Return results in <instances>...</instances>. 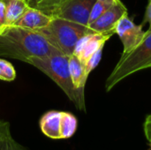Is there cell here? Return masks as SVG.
I'll return each instance as SVG.
<instances>
[{
  "mask_svg": "<svg viewBox=\"0 0 151 150\" xmlns=\"http://www.w3.org/2000/svg\"><path fill=\"white\" fill-rule=\"evenodd\" d=\"M6 25H13L26 11L29 4L27 0H4Z\"/></svg>",
  "mask_w": 151,
  "mask_h": 150,
  "instance_id": "cell-12",
  "label": "cell"
},
{
  "mask_svg": "<svg viewBox=\"0 0 151 150\" xmlns=\"http://www.w3.org/2000/svg\"><path fill=\"white\" fill-rule=\"evenodd\" d=\"M151 67V31H146L141 43L128 54L122 55L105 82L110 92L117 84L128 76Z\"/></svg>",
  "mask_w": 151,
  "mask_h": 150,
  "instance_id": "cell-2",
  "label": "cell"
},
{
  "mask_svg": "<svg viewBox=\"0 0 151 150\" xmlns=\"http://www.w3.org/2000/svg\"><path fill=\"white\" fill-rule=\"evenodd\" d=\"M115 3L110 1H96L90 11V15L88 19V26L91 23H93L95 20H96L104 11H106Z\"/></svg>",
  "mask_w": 151,
  "mask_h": 150,
  "instance_id": "cell-14",
  "label": "cell"
},
{
  "mask_svg": "<svg viewBox=\"0 0 151 150\" xmlns=\"http://www.w3.org/2000/svg\"><path fill=\"white\" fill-rule=\"evenodd\" d=\"M143 23H149L150 24V27H149L148 31H151V0H150V2L148 4V6H147Z\"/></svg>",
  "mask_w": 151,
  "mask_h": 150,
  "instance_id": "cell-21",
  "label": "cell"
},
{
  "mask_svg": "<svg viewBox=\"0 0 151 150\" xmlns=\"http://www.w3.org/2000/svg\"><path fill=\"white\" fill-rule=\"evenodd\" d=\"M96 1H110V2L115 3V2H118V1H119V0H96Z\"/></svg>",
  "mask_w": 151,
  "mask_h": 150,
  "instance_id": "cell-23",
  "label": "cell"
},
{
  "mask_svg": "<svg viewBox=\"0 0 151 150\" xmlns=\"http://www.w3.org/2000/svg\"><path fill=\"white\" fill-rule=\"evenodd\" d=\"M12 137L10 132V124L7 121L0 119V144Z\"/></svg>",
  "mask_w": 151,
  "mask_h": 150,
  "instance_id": "cell-17",
  "label": "cell"
},
{
  "mask_svg": "<svg viewBox=\"0 0 151 150\" xmlns=\"http://www.w3.org/2000/svg\"><path fill=\"white\" fill-rule=\"evenodd\" d=\"M117 34L123 44L122 55L128 54L135 49L143 40L146 32L142 28V25H136L128 17V14H124L117 23L115 27Z\"/></svg>",
  "mask_w": 151,
  "mask_h": 150,
  "instance_id": "cell-7",
  "label": "cell"
},
{
  "mask_svg": "<svg viewBox=\"0 0 151 150\" xmlns=\"http://www.w3.org/2000/svg\"><path fill=\"white\" fill-rule=\"evenodd\" d=\"M104 47H101L99 50H97L90 57L89 59L86 62V64L84 65V67H85V72L86 74L88 76L89 73L99 65L100 61H101V58H102V54H103V50H104Z\"/></svg>",
  "mask_w": 151,
  "mask_h": 150,
  "instance_id": "cell-16",
  "label": "cell"
},
{
  "mask_svg": "<svg viewBox=\"0 0 151 150\" xmlns=\"http://www.w3.org/2000/svg\"><path fill=\"white\" fill-rule=\"evenodd\" d=\"M12 138V137H11ZM6 141H7V140L6 141H4V142H2L1 144H0V150H4L5 149V145H6Z\"/></svg>",
  "mask_w": 151,
  "mask_h": 150,
  "instance_id": "cell-22",
  "label": "cell"
},
{
  "mask_svg": "<svg viewBox=\"0 0 151 150\" xmlns=\"http://www.w3.org/2000/svg\"><path fill=\"white\" fill-rule=\"evenodd\" d=\"M4 27V26H2V25H1V24H0V30H1V29H2V27Z\"/></svg>",
  "mask_w": 151,
  "mask_h": 150,
  "instance_id": "cell-25",
  "label": "cell"
},
{
  "mask_svg": "<svg viewBox=\"0 0 151 150\" xmlns=\"http://www.w3.org/2000/svg\"><path fill=\"white\" fill-rule=\"evenodd\" d=\"M58 50L40 33L15 25L0 30V57L26 62L32 57H45Z\"/></svg>",
  "mask_w": 151,
  "mask_h": 150,
  "instance_id": "cell-1",
  "label": "cell"
},
{
  "mask_svg": "<svg viewBox=\"0 0 151 150\" xmlns=\"http://www.w3.org/2000/svg\"><path fill=\"white\" fill-rule=\"evenodd\" d=\"M96 0H65L50 16L64 19L88 27V19Z\"/></svg>",
  "mask_w": 151,
  "mask_h": 150,
  "instance_id": "cell-6",
  "label": "cell"
},
{
  "mask_svg": "<svg viewBox=\"0 0 151 150\" xmlns=\"http://www.w3.org/2000/svg\"><path fill=\"white\" fill-rule=\"evenodd\" d=\"M150 150H151V143H150Z\"/></svg>",
  "mask_w": 151,
  "mask_h": 150,
  "instance_id": "cell-26",
  "label": "cell"
},
{
  "mask_svg": "<svg viewBox=\"0 0 151 150\" xmlns=\"http://www.w3.org/2000/svg\"><path fill=\"white\" fill-rule=\"evenodd\" d=\"M42 133L52 140H65L73 136L78 127L76 117L66 111H50L39 122Z\"/></svg>",
  "mask_w": 151,
  "mask_h": 150,
  "instance_id": "cell-5",
  "label": "cell"
},
{
  "mask_svg": "<svg viewBox=\"0 0 151 150\" xmlns=\"http://www.w3.org/2000/svg\"><path fill=\"white\" fill-rule=\"evenodd\" d=\"M48 42L65 55L70 57L78 41L85 34L93 32L89 27L58 17H52L50 24L37 31Z\"/></svg>",
  "mask_w": 151,
  "mask_h": 150,
  "instance_id": "cell-3",
  "label": "cell"
},
{
  "mask_svg": "<svg viewBox=\"0 0 151 150\" xmlns=\"http://www.w3.org/2000/svg\"><path fill=\"white\" fill-rule=\"evenodd\" d=\"M32 1H33V0H27V2L28 3V4H29V5L31 4V3H32Z\"/></svg>",
  "mask_w": 151,
  "mask_h": 150,
  "instance_id": "cell-24",
  "label": "cell"
},
{
  "mask_svg": "<svg viewBox=\"0 0 151 150\" xmlns=\"http://www.w3.org/2000/svg\"><path fill=\"white\" fill-rule=\"evenodd\" d=\"M112 33H96L90 32L82 36L75 45L73 54L78 59L85 65L89 57L113 35Z\"/></svg>",
  "mask_w": 151,
  "mask_h": 150,
  "instance_id": "cell-8",
  "label": "cell"
},
{
  "mask_svg": "<svg viewBox=\"0 0 151 150\" xmlns=\"http://www.w3.org/2000/svg\"><path fill=\"white\" fill-rule=\"evenodd\" d=\"M5 2L4 0H0V24L2 26L6 25L5 19Z\"/></svg>",
  "mask_w": 151,
  "mask_h": 150,
  "instance_id": "cell-20",
  "label": "cell"
},
{
  "mask_svg": "<svg viewBox=\"0 0 151 150\" xmlns=\"http://www.w3.org/2000/svg\"><path fill=\"white\" fill-rule=\"evenodd\" d=\"M5 150H27L23 146H21L20 144H19L17 141H14V139L10 138L7 140L6 141V145H5Z\"/></svg>",
  "mask_w": 151,
  "mask_h": 150,
  "instance_id": "cell-19",
  "label": "cell"
},
{
  "mask_svg": "<svg viewBox=\"0 0 151 150\" xmlns=\"http://www.w3.org/2000/svg\"><path fill=\"white\" fill-rule=\"evenodd\" d=\"M16 79V71L13 65L7 60L0 58V80L13 81Z\"/></svg>",
  "mask_w": 151,
  "mask_h": 150,
  "instance_id": "cell-15",
  "label": "cell"
},
{
  "mask_svg": "<svg viewBox=\"0 0 151 150\" xmlns=\"http://www.w3.org/2000/svg\"><path fill=\"white\" fill-rule=\"evenodd\" d=\"M27 63L36 67L55 81L67 95L69 100L77 107L78 99L70 74L68 56L57 50L50 56L45 57L29 58Z\"/></svg>",
  "mask_w": 151,
  "mask_h": 150,
  "instance_id": "cell-4",
  "label": "cell"
},
{
  "mask_svg": "<svg viewBox=\"0 0 151 150\" xmlns=\"http://www.w3.org/2000/svg\"><path fill=\"white\" fill-rule=\"evenodd\" d=\"M69 70L78 99V105L76 108L79 111H86L84 92H85V85L88 76L85 72L84 65L74 55L69 57Z\"/></svg>",
  "mask_w": 151,
  "mask_h": 150,
  "instance_id": "cell-10",
  "label": "cell"
},
{
  "mask_svg": "<svg viewBox=\"0 0 151 150\" xmlns=\"http://www.w3.org/2000/svg\"><path fill=\"white\" fill-rule=\"evenodd\" d=\"M143 129H144V133L145 136L148 140V141L151 143V114L148 115L143 125Z\"/></svg>",
  "mask_w": 151,
  "mask_h": 150,
  "instance_id": "cell-18",
  "label": "cell"
},
{
  "mask_svg": "<svg viewBox=\"0 0 151 150\" xmlns=\"http://www.w3.org/2000/svg\"><path fill=\"white\" fill-rule=\"evenodd\" d=\"M51 19L52 16L43 12L42 11L32 6H28L23 15L13 25L38 31L39 29L47 27L50 24Z\"/></svg>",
  "mask_w": 151,
  "mask_h": 150,
  "instance_id": "cell-11",
  "label": "cell"
},
{
  "mask_svg": "<svg viewBox=\"0 0 151 150\" xmlns=\"http://www.w3.org/2000/svg\"><path fill=\"white\" fill-rule=\"evenodd\" d=\"M65 0H33L29 6L42 11L50 15V13Z\"/></svg>",
  "mask_w": 151,
  "mask_h": 150,
  "instance_id": "cell-13",
  "label": "cell"
},
{
  "mask_svg": "<svg viewBox=\"0 0 151 150\" xmlns=\"http://www.w3.org/2000/svg\"><path fill=\"white\" fill-rule=\"evenodd\" d=\"M127 13L125 4L119 0L104 11L96 20L91 23L88 27L96 33L115 34V27L121 17Z\"/></svg>",
  "mask_w": 151,
  "mask_h": 150,
  "instance_id": "cell-9",
  "label": "cell"
}]
</instances>
